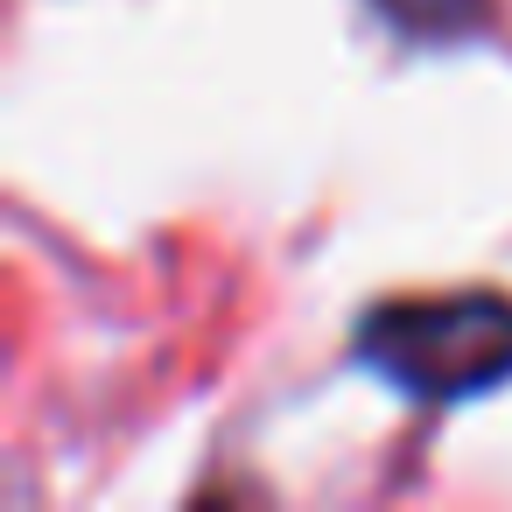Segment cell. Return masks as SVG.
Instances as JSON below:
<instances>
[{
	"label": "cell",
	"instance_id": "2",
	"mask_svg": "<svg viewBox=\"0 0 512 512\" xmlns=\"http://www.w3.org/2000/svg\"><path fill=\"white\" fill-rule=\"evenodd\" d=\"M386 22H400L407 36H463L477 15H484V0H379Z\"/></svg>",
	"mask_w": 512,
	"mask_h": 512
},
{
	"label": "cell",
	"instance_id": "1",
	"mask_svg": "<svg viewBox=\"0 0 512 512\" xmlns=\"http://www.w3.org/2000/svg\"><path fill=\"white\" fill-rule=\"evenodd\" d=\"M351 351L407 400H470L512 379V302L491 288L379 302Z\"/></svg>",
	"mask_w": 512,
	"mask_h": 512
}]
</instances>
